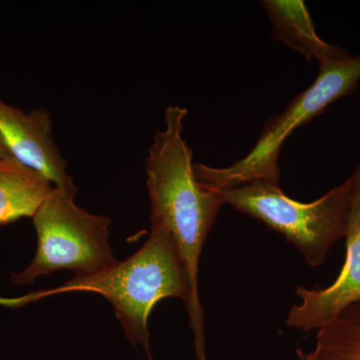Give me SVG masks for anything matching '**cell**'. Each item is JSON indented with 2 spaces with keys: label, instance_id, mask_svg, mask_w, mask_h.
<instances>
[{
  "label": "cell",
  "instance_id": "obj_1",
  "mask_svg": "<svg viewBox=\"0 0 360 360\" xmlns=\"http://www.w3.org/2000/svg\"><path fill=\"white\" fill-rule=\"evenodd\" d=\"M186 108L168 105L165 127L156 132L146 161L150 222L167 227L184 259L191 283L193 307L188 312L198 360H206L205 319L198 295V270L203 245L220 208L221 194L196 179L193 149L182 136Z\"/></svg>",
  "mask_w": 360,
  "mask_h": 360
},
{
  "label": "cell",
  "instance_id": "obj_2",
  "mask_svg": "<svg viewBox=\"0 0 360 360\" xmlns=\"http://www.w3.org/2000/svg\"><path fill=\"white\" fill-rule=\"evenodd\" d=\"M150 236L131 257L110 269L77 277L61 288L40 295L85 291L103 296L115 310L130 342L141 345L153 360L149 345L148 319L156 303L179 298L187 312L193 307L191 283L174 236L165 224L150 222Z\"/></svg>",
  "mask_w": 360,
  "mask_h": 360
},
{
  "label": "cell",
  "instance_id": "obj_3",
  "mask_svg": "<svg viewBox=\"0 0 360 360\" xmlns=\"http://www.w3.org/2000/svg\"><path fill=\"white\" fill-rule=\"evenodd\" d=\"M319 75L309 89L300 92L285 110L270 117L255 146L238 162L227 167L194 165L196 179L203 186L224 191L264 180L279 186L281 149L295 130L321 115L331 103L354 94L360 82V54L336 47L333 53L317 61Z\"/></svg>",
  "mask_w": 360,
  "mask_h": 360
},
{
  "label": "cell",
  "instance_id": "obj_4",
  "mask_svg": "<svg viewBox=\"0 0 360 360\" xmlns=\"http://www.w3.org/2000/svg\"><path fill=\"white\" fill-rule=\"evenodd\" d=\"M217 191L224 205L283 234L300 251L307 264L319 267L333 246L347 234L354 176L350 174L340 186L309 203L292 200L281 186L264 180Z\"/></svg>",
  "mask_w": 360,
  "mask_h": 360
},
{
  "label": "cell",
  "instance_id": "obj_5",
  "mask_svg": "<svg viewBox=\"0 0 360 360\" xmlns=\"http://www.w3.org/2000/svg\"><path fill=\"white\" fill-rule=\"evenodd\" d=\"M75 193L54 187L35 213L37 253L25 269L13 274V285L34 283L39 277L59 270L91 276L117 264L108 243L111 219L80 208Z\"/></svg>",
  "mask_w": 360,
  "mask_h": 360
},
{
  "label": "cell",
  "instance_id": "obj_6",
  "mask_svg": "<svg viewBox=\"0 0 360 360\" xmlns=\"http://www.w3.org/2000/svg\"><path fill=\"white\" fill-rule=\"evenodd\" d=\"M354 191L348 219L347 257L335 283L321 290L297 286L302 302L293 305L286 319L288 328L309 331L335 319L347 307L360 302V162L355 167Z\"/></svg>",
  "mask_w": 360,
  "mask_h": 360
},
{
  "label": "cell",
  "instance_id": "obj_7",
  "mask_svg": "<svg viewBox=\"0 0 360 360\" xmlns=\"http://www.w3.org/2000/svg\"><path fill=\"white\" fill-rule=\"evenodd\" d=\"M51 129L49 110L37 108L25 113L0 98V136L11 155L51 180L54 186L77 191L66 172L68 163L54 143Z\"/></svg>",
  "mask_w": 360,
  "mask_h": 360
},
{
  "label": "cell",
  "instance_id": "obj_8",
  "mask_svg": "<svg viewBox=\"0 0 360 360\" xmlns=\"http://www.w3.org/2000/svg\"><path fill=\"white\" fill-rule=\"evenodd\" d=\"M53 184L14 158H0V225L33 217Z\"/></svg>",
  "mask_w": 360,
  "mask_h": 360
},
{
  "label": "cell",
  "instance_id": "obj_9",
  "mask_svg": "<svg viewBox=\"0 0 360 360\" xmlns=\"http://www.w3.org/2000/svg\"><path fill=\"white\" fill-rule=\"evenodd\" d=\"M264 6L270 22L271 35L307 61H317L335 51L338 45L329 44L317 34L309 9L302 0H265Z\"/></svg>",
  "mask_w": 360,
  "mask_h": 360
},
{
  "label": "cell",
  "instance_id": "obj_10",
  "mask_svg": "<svg viewBox=\"0 0 360 360\" xmlns=\"http://www.w3.org/2000/svg\"><path fill=\"white\" fill-rule=\"evenodd\" d=\"M300 360H360V302L317 329L314 349L296 350Z\"/></svg>",
  "mask_w": 360,
  "mask_h": 360
},
{
  "label": "cell",
  "instance_id": "obj_11",
  "mask_svg": "<svg viewBox=\"0 0 360 360\" xmlns=\"http://www.w3.org/2000/svg\"><path fill=\"white\" fill-rule=\"evenodd\" d=\"M13 158L11 155V151L8 150L4 139L0 136V158Z\"/></svg>",
  "mask_w": 360,
  "mask_h": 360
}]
</instances>
